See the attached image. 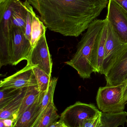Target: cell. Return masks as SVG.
Listing matches in <instances>:
<instances>
[{"label":"cell","mask_w":127,"mask_h":127,"mask_svg":"<svg viewBox=\"0 0 127 127\" xmlns=\"http://www.w3.org/2000/svg\"><path fill=\"white\" fill-rule=\"evenodd\" d=\"M21 89H0V109L14 99L18 95Z\"/></svg>","instance_id":"7402d4cb"},{"label":"cell","mask_w":127,"mask_h":127,"mask_svg":"<svg viewBox=\"0 0 127 127\" xmlns=\"http://www.w3.org/2000/svg\"><path fill=\"white\" fill-rule=\"evenodd\" d=\"M124 84L99 87L96 100L100 111L104 113H118L124 111L126 104L123 99Z\"/></svg>","instance_id":"277c9868"},{"label":"cell","mask_w":127,"mask_h":127,"mask_svg":"<svg viewBox=\"0 0 127 127\" xmlns=\"http://www.w3.org/2000/svg\"><path fill=\"white\" fill-rule=\"evenodd\" d=\"M45 92L40 91L38 86L27 87L24 100L17 114V119L27 109L33 105Z\"/></svg>","instance_id":"9a60e30c"},{"label":"cell","mask_w":127,"mask_h":127,"mask_svg":"<svg viewBox=\"0 0 127 127\" xmlns=\"http://www.w3.org/2000/svg\"><path fill=\"white\" fill-rule=\"evenodd\" d=\"M46 28L40 18L34 12L32 19L30 41L31 44L33 48L35 47L41 37L45 34Z\"/></svg>","instance_id":"ac0fdd59"},{"label":"cell","mask_w":127,"mask_h":127,"mask_svg":"<svg viewBox=\"0 0 127 127\" xmlns=\"http://www.w3.org/2000/svg\"><path fill=\"white\" fill-rule=\"evenodd\" d=\"M47 28L64 36L78 37L106 7L109 0H26Z\"/></svg>","instance_id":"6da1fadb"},{"label":"cell","mask_w":127,"mask_h":127,"mask_svg":"<svg viewBox=\"0 0 127 127\" xmlns=\"http://www.w3.org/2000/svg\"><path fill=\"white\" fill-rule=\"evenodd\" d=\"M33 67V66L27 64L22 69L1 80L0 81V89L19 90L38 86Z\"/></svg>","instance_id":"ba28073f"},{"label":"cell","mask_w":127,"mask_h":127,"mask_svg":"<svg viewBox=\"0 0 127 127\" xmlns=\"http://www.w3.org/2000/svg\"><path fill=\"white\" fill-rule=\"evenodd\" d=\"M27 18V11L20 1L13 10L11 18V26L17 28L25 33Z\"/></svg>","instance_id":"2e32d148"},{"label":"cell","mask_w":127,"mask_h":127,"mask_svg":"<svg viewBox=\"0 0 127 127\" xmlns=\"http://www.w3.org/2000/svg\"><path fill=\"white\" fill-rule=\"evenodd\" d=\"M123 99L124 102L127 103V81L125 83L123 90Z\"/></svg>","instance_id":"d4e9b609"},{"label":"cell","mask_w":127,"mask_h":127,"mask_svg":"<svg viewBox=\"0 0 127 127\" xmlns=\"http://www.w3.org/2000/svg\"><path fill=\"white\" fill-rule=\"evenodd\" d=\"M107 86L123 84L127 81V48L107 74Z\"/></svg>","instance_id":"8fae6325"},{"label":"cell","mask_w":127,"mask_h":127,"mask_svg":"<svg viewBox=\"0 0 127 127\" xmlns=\"http://www.w3.org/2000/svg\"><path fill=\"white\" fill-rule=\"evenodd\" d=\"M126 124H127V120H126Z\"/></svg>","instance_id":"f1b7e54d"},{"label":"cell","mask_w":127,"mask_h":127,"mask_svg":"<svg viewBox=\"0 0 127 127\" xmlns=\"http://www.w3.org/2000/svg\"><path fill=\"white\" fill-rule=\"evenodd\" d=\"M127 12V0H113Z\"/></svg>","instance_id":"cb8c5ba5"},{"label":"cell","mask_w":127,"mask_h":127,"mask_svg":"<svg viewBox=\"0 0 127 127\" xmlns=\"http://www.w3.org/2000/svg\"><path fill=\"white\" fill-rule=\"evenodd\" d=\"M4 0H0V3L3 2V1H4Z\"/></svg>","instance_id":"83f0119b"},{"label":"cell","mask_w":127,"mask_h":127,"mask_svg":"<svg viewBox=\"0 0 127 127\" xmlns=\"http://www.w3.org/2000/svg\"><path fill=\"white\" fill-rule=\"evenodd\" d=\"M45 93L16 119L13 127H33L40 116V106Z\"/></svg>","instance_id":"4fadbf2b"},{"label":"cell","mask_w":127,"mask_h":127,"mask_svg":"<svg viewBox=\"0 0 127 127\" xmlns=\"http://www.w3.org/2000/svg\"><path fill=\"white\" fill-rule=\"evenodd\" d=\"M11 64L16 65L30 58L33 47L30 40L25 37L24 33L17 28L11 26Z\"/></svg>","instance_id":"52a82bcc"},{"label":"cell","mask_w":127,"mask_h":127,"mask_svg":"<svg viewBox=\"0 0 127 127\" xmlns=\"http://www.w3.org/2000/svg\"><path fill=\"white\" fill-rule=\"evenodd\" d=\"M27 62V64L37 65L48 75L51 76L53 63L45 34L41 37L35 47L33 48L30 58Z\"/></svg>","instance_id":"9c48e42d"},{"label":"cell","mask_w":127,"mask_h":127,"mask_svg":"<svg viewBox=\"0 0 127 127\" xmlns=\"http://www.w3.org/2000/svg\"><path fill=\"white\" fill-rule=\"evenodd\" d=\"M108 28L106 18V22L101 31L98 35L94 45L92 54V63L95 69V73L101 74L107 38Z\"/></svg>","instance_id":"7c38bea8"},{"label":"cell","mask_w":127,"mask_h":127,"mask_svg":"<svg viewBox=\"0 0 127 127\" xmlns=\"http://www.w3.org/2000/svg\"><path fill=\"white\" fill-rule=\"evenodd\" d=\"M66 127L65 126V125H64V126H63V127Z\"/></svg>","instance_id":"f546056e"},{"label":"cell","mask_w":127,"mask_h":127,"mask_svg":"<svg viewBox=\"0 0 127 127\" xmlns=\"http://www.w3.org/2000/svg\"><path fill=\"white\" fill-rule=\"evenodd\" d=\"M106 18L121 40L127 44V12L113 0H109Z\"/></svg>","instance_id":"30bf717a"},{"label":"cell","mask_w":127,"mask_h":127,"mask_svg":"<svg viewBox=\"0 0 127 127\" xmlns=\"http://www.w3.org/2000/svg\"><path fill=\"white\" fill-rule=\"evenodd\" d=\"M20 0H5L0 3V60L8 62L11 56V18Z\"/></svg>","instance_id":"3957f363"},{"label":"cell","mask_w":127,"mask_h":127,"mask_svg":"<svg viewBox=\"0 0 127 127\" xmlns=\"http://www.w3.org/2000/svg\"><path fill=\"white\" fill-rule=\"evenodd\" d=\"M101 111L94 104L77 101L62 113L60 120L67 127H78L84 120L93 118Z\"/></svg>","instance_id":"8992f818"},{"label":"cell","mask_w":127,"mask_h":127,"mask_svg":"<svg viewBox=\"0 0 127 127\" xmlns=\"http://www.w3.org/2000/svg\"><path fill=\"white\" fill-rule=\"evenodd\" d=\"M27 90V87L22 89L14 99L0 109V119H12L15 122L17 119V114L23 102Z\"/></svg>","instance_id":"5bb4252c"},{"label":"cell","mask_w":127,"mask_h":127,"mask_svg":"<svg viewBox=\"0 0 127 127\" xmlns=\"http://www.w3.org/2000/svg\"><path fill=\"white\" fill-rule=\"evenodd\" d=\"M63 122L60 119L53 124L50 127H62L64 126Z\"/></svg>","instance_id":"484cf974"},{"label":"cell","mask_w":127,"mask_h":127,"mask_svg":"<svg viewBox=\"0 0 127 127\" xmlns=\"http://www.w3.org/2000/svg\"><path fill=\"white\" fill-rule=\"evenodd\" d=\"M101 111L93 118L85 119L79 124L78 127H101L102 125Z\"/></svg>","instance_id":"603a6c76"},{"label":"cell","mask_w":127,"mask_h":127,"mask_svg":"<svg viewBox=\"0 0 127 127\" xmlns=\"http://www.w3.org/2000/svg\"><path fill=\"white\" fill-rule=\"evenodd\" d=\"M127 113L125 111L118 113H102V125L101 127H124L127 119Z\"/></svg>","instance_id":"e0dca14e"},{"label":"cell","mask_w":127,"mask_h":127,"mask_svg":"<svg viewBox=\"0 0 127 127\" xmlns=\"http://www.w3.org/2000/svg\"><path fill=\"white\" fill-rule=\"evenodd\" d=\"M106 22L104 19H96L89 26L77 45V51L71 59L65 63L74 68L83 79L91 77L95 73L92 65L94 45Z\"/></svg>","instance_id":"7a4b0ae2"},{"label":"cell","mask_w":127,"mask_h":127,"mask_svg":"<svg viewBox=\"0 0 127 127\" xmlns=\"http://www.w3.org/2000/svg\"><path fill=\"white\" fill-rule=\"evenodd\" d=\"M57 78H52L47 90L45 93L40 106V114L39 119L34 127H36L40 121L47 110L48 107L54 103L53 98L56 86L57 83Z\"/></svg>","instance_id":"d6986e66"},{"label":"cell","mask_w":127,"mask_h":127,"mask_svg":"<svg viewBox=\"0 0 127 127\" xmlns=\"http://www.w3.org/2000/svg\"><path fill=\"white\" fill-rule=\"evenodd\" d=\"M33 70L37 81L39 89L41 92H46L50 85L51 76L48 75L37 65L33 66Z\"/></svg>","instance_id":"44dd1931"},{"label":"cell","mask_w":127,"mask_h":127,"mask_svg":"<svg viewBox=\"0 0 127 127\" xmlns=\"http://www.w3.org/2000/svg\"><path fill=\"white\" fill-rule=\"evenodd\" d=\"M106 19L108 32L101 74L104 75L109 72L127 48V44L121 40L109 20Z\"/></svg>","instance_id":"5b68a950"},{"label":"cell","mask_w":127,"mask_h":127,"mask_svg":"<svg viewBox=\"0 0 127 127\" xmlns=\"http://www.w3.org/2000/svg\"><path fill=\"white\" fill-rule=\"evenodd\" d=\"M0 127H7V126H5L3 122V121L2 119H0Z\"/></svg>","instance_id":"4316f807"},{"label":"cell","mask_w":127,"mask_h":127,"mask_svg":"<svg viewBox=\"0 0 127 127\" xmlns=\"http://www.w3.org/2000/svg\"><path fill=\"white\" fill-rule=\"evenodd\" d=\"M59 118L54 103L48 107L36 127H50L57 121Z\"/></svg>","instance_id":"ffe728a7"}]
</instances>
